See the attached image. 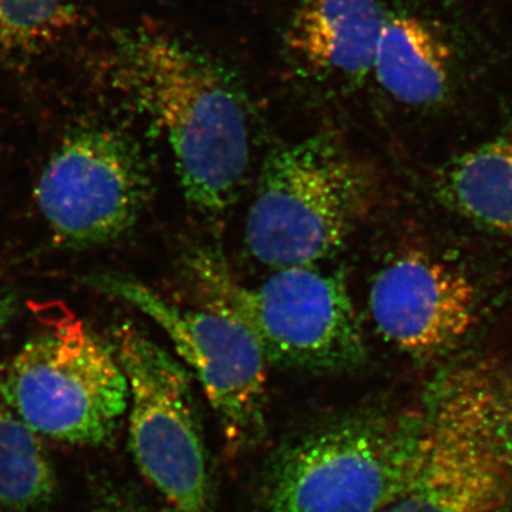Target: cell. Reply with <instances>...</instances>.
Wrapping results in <instances>:
<instances>
[{"mask_svg": "<svg viewBox=\"0 0 512 512\" xmlns=\"http://www.w3.org/2000/svg\"><path fill=\"white\" fill-rule=\"evenodd\" d=\"M0 389L37 434L72 446L111 443L128 409L113 346L74 318L28 340L0 372Z\"/></svg>", "mask_w": 512, "mask_h": 512, "instance_id": "cell-6", "label": "cell"}, {"mask_svg": "<svg viewBox=\"0 0 512 512\" xmlns=\"http://www.w3.org/2000/svg\"><path fill=\"white\" fill-rule=\"evenodd\" d=\"M423 454L419 406L342 414L269 454L249 512H379L406 491Z\"/></svg>", "mask_w": 512, "mask_h": 512, "instance_id": "cell-2", "label": "cell"}, {"mask_svg": "<svg viewBox=\"0 0 512 512\" xmlns=\"http://www.w3.org/2000/svg\"><path fill=\"white\" fill-rule=\"evenodd\" d=\"M117 89L163 133L185 200L218 217L238 200L252 154L247 97L231 73L180 37L150 28L114 36Z\"/></svg>", "mask_w": 512, "mask_h": 512, "instance_id": "cell-1", "label": "cell"}, {"mask_svg": "<svg viewBox=\"0 0 512 512\" xmlns=\"http://www.w3.org/2000/svg\"><path fill=\"white\" fill-rule=\"evenodd\" d=\"M419 407L423 460L406 491L379 512H510V370L490 362L454 367Z\"/></svg>", "mask_w": 512, "mask_h": 512, "instance_id": "cell-3", "label": "cell"}, {"mask_svg": "<svg viewBox=\"0 0 512 512\" xmlns=\"http://www.w3.org/2000/svg\"><path fill=\"white\" fill-rule=\"evenodd\" d=\"M451 60L450 46L430 23L390 13L372 74L384 92L404 106L430 107L446 97Z\"/></svg>", "mask_w": 512, "mask_h": 512, "instance_id": "cell-12", "label": "cell"}, {"mask_svg": "<svg viewBox=\"0 0 512 512\" xmlns=\"http://www.w3.org/2000/svg\"><path fill=\"white\" fill-rule=\"evenodd\" d=\"M389 15L382 0H303L285 28L286 53L312 76L362 82Z\"/></svg>", "mask_w": 512, "mask_h": 512, "instance_id": "cell-11", "label": "cell"}, {"mask_svg": "<svg viewBox=\"0 0 512 512\" xmlns=\"http://www.w3.org/2000/svg\"><path fill=\"white\" fill-rule=\"evenodd\" d=\"M77 20L74 0H0V56H29L59 42Z\"/></svg>", "mask_w": 512, "mask_h": 512, "instance_id": "cell-15", "label": "cell"}, {"mask_svg": "<svg viewBox=\"0 0 512 512\" xmlns=\"http://www.w3.org/2000/svg\"><path fill=\"white\" fill-rule=\"evenodd\" d=\"M373 325L387 343L419 360L447 355L481 313L476 282L439 256L407 251L379 269L369 291Z\"/></svg>", "mask_w": 512, "mask_h": 512, "instance_id": "cell-10", "label": "cell"}, {"mask_svg": "<svg viewBox=\"0 0 512 512\" xmlns=\"http://www.w3.org/2000/svg\"><path fill=\"white\" fill-rule=\"evenodd\" d=\"M185 265L205 305L241 322L268 363L320 373L365 365V332L343 275L289 266L248 286L205 249L192 251Z\"/></svg>", "mask_w": 512, "mask_h": 512, "instance_id": "cell-5", "label": "cell"}, {"mask_svg": "<svg viewBox=\"0 0 512 512\" xmlns=\"http://www.w3.org/2000/svg\"><path fill=\"white\" fill-rule=\"evenodd\" d=\"M86 512H177L170 505L150 503L144 495L109 478H100L92 488Z\"/></svg>", "mask_w": 512, "mask_h": 512, "instance_id": "cell-16", "label": "cell"}, {"mask_svg": "<svg viewBox=\"0 0 512 512\" xmlns=\"http://www.w3.org/2000/svg\"><path fill=\"white\" fill-rule=\"evenodd\" d=\"M436 191L464 220L512 238V128L447 164Z\"/></svg>", "mask_w": 512, "mask_h": 512, "instance_id": "cell-13", "label": "cell"}, {"mask_svg": "<svg viewBox=\"0 0 512 512\" xmlns=\"http://www.w3.org/2000/svg\"><path fill=\"white\" fill-rule=\"evenodd\" d=\"M56 488L42 441L0 389V511L43 510L55 500Z\"/></svg>", "mask_w": 512, "mask_h": 512, "instance_id": "cell-14", "label": "cell"}, {"mask_svg": "<svg viewBox=\"0 0 512 512\" xmlns=\"http://www.w3.org/2000/svg\"><path fill=\"white\" fill-rule=\"evenodd\" d=\"M147 167L123 134L106 127L72 131L47 161L36 202L59 244L92 248L123 237L148 200Z\"/></svg>", "mask_w": 512, "mask_h": 512, "instance_id": "cell-9", "label": "cell"}, {"mask_svg": "<svg viewBox=\"0 0 512 512\" xmlns=\"http://www.w3.org/2000/svg\"><path fill=\"white\" fill-rule=\"evenodd\" d=\"M87 284L133 306L163 330L178 360L200 383L232 456L264 441L268 359L241 322L205 303L200 308L175 305L126 276L94 275Z\"/></svg>", "mask_w": 512, "mask_h": 512, "instance_id": "cell-7", "label": "cell"}, {"mask_svg": "<svg viewBox=\"0 0 512 512\" xmlns=\"http://www.w3.org/2000/svg\"><path fill=\"white\" fill-rule=\"evenodd\" d=\"M128 382V439L138 470L177 512H212L207 448L187 367L133 325L114 332Z\"/></svg>", "mask_w": 512, "mask_h": 512, "instance_id": "cell-8", "label": "cell"}, {"mask_svg": "<svg viewBox=\"0 0 512 512\" xmlns=\"http://www.w3.org/2000/svg\"><path fill=\"white\" fill-rule=\"evenodd\" d=\"M376 198L370 168L330 134L266 157L245 221L252 258L272 269L318 265L339 252Z\"/></svg>", "mask_w": 512, "mask_h": 512, "instance_id": "cell-4", "label": "cell"}, {"mask_svg": "<svg viewBox=\"0 0 512 512\" xmlns=\"http://www.w3.org/2000/svg\"><path fill=\"white\" fill-rule=\"evenodd\" d=\"M15 309V296H12L10 292L0 289V333H2V330L6 328V325L12 319Z\"/></svg>", "mask_w": 512, "mask_h": 512, "instance_id": "cell-17", "label": "cell"}]
</instances>
